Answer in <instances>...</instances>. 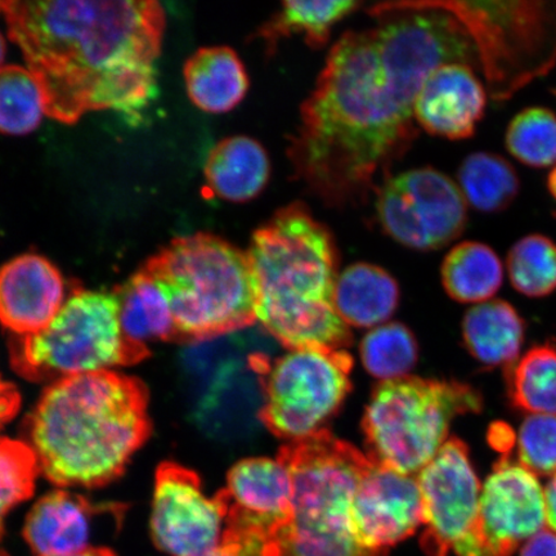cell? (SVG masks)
I'll return each mask as SVG.
<instances>
[{
    "label": "cell",
    "instance_id": "cell-1",
    "mask_svg": "<svg viewBox=\"0 0 556 556\" xmlns=\"http://www.w3.org/2000/svg\"><path fill=\"white\" fill-rule=\"evenodd\" d=\"M367 12L377 25L333 45L290 137L294 177L328 206L358 203L412 148L415 101L430 73L452 62L479 64L460 21L433 2Z\"/></svg>",
    "mask_w": 556,
    "mask_h": 556
},
{
    "label": "cell",
    "instance_id": "cell-2",
    "mask_svg": "<svg viewBox=\"0 0 556 556\" xmlns=\"http://www.w3.org/2000/svg\"><path fill=\"white\" fill-rule=\"evenodd\" d=\"M9 35L43 94L46 115L135 116L154 99L165 12L154 0L0 2Z\"/></svg>",
    "mask_w": 556,
    "mask_h": 556
},
{
    "label": "cell",
    "instance_id": "cell-3",
    "mask_svg": "<svg viewBox=\"0 0 556 556\" xmlns=\"http://www.w3.org/2000/svg\"><path fill=\"white\" fill-rule=\"evenodd\" d=\"M151 430L148 388L113 370L52 382L27 419L48 481L83 489L119 478Z\"/></svg>",
    "mask_w": 556,
    "mask_h": 556
},
{
    "label": "cell",
    "instance_id": "cell-4",
    "mask_svg": "<svg viewBox=\"0 0 556 556\" xmlns=\"http://www.w3.org/2000/svg\"><path fill=\"white\" fill-rule=\"evenodd\" d=\"M256 283V321L282 345L342 350L351 332L333 303L336 240L301 201L256 228L247 250Z\"/></svg>",
    "mask_w": 556,
    "mask_h": 556
},
{
    "label": "cell",
    "instance_id": "cell-5",
    "mask_svg": "<svg viewBox=\"0 0 556 556\" xmlns=\"http://www.w3.org/2000/svg\"><path fill=\"white\" fill-rule=\"evenodd\" d=\"M168 299L180 339L199 343L256 323V283L249 255L219 236L174 239L142 268Z\"/></svg>",
    "mask_w": 556,
    "mask_h": 556
},
{
    "label": "cell",
    "instance_id": "cell-6",
    "mask_svg": "<svg viewBox=\"0 0 556 556\" xmlns=\"http://www.w3.org/2000/svg\"><path fill=\"white\" fill-rule=\"evenodd\" d=\"M293 482L294 516L278 544L288 556H387L366 551L354 538V493L370 457L318 430L291 441L277 458Z\"/></svg>",
    "mask_w": 556,
    "mask_h": 556
},
{
    "label": "cell",
    "instance_id": "cell-7",
    "mask_svg": "<svg viewBox=\"0 0 556 556\" xmlns=\"http://www.w3.org/2000/svg\"><path fill=\"white\" fill-rule=\"evenodd\" d=\"M11 365L20 377L51 381L131 366L150 356V348L124 336L114 293L79 290L53 321L33 336L10 339Z\"/></svg>",
    "mask_w": 556,
    "mask_h": 556
},
{
    "label": "cell",
    "instance_id": "cell-8",
    "mask_svg": "<svg viewBox=\"0 0 556 556\" xmlns=\"http://www.w3.org/2000/svg\"><path fill=\"white\" fill-rule=\"evenodd\" d=\"M482 407L481 393L458 381L381 382L364 417L368 457L402 475H419L446 444L452 420Z\"/></svg>",
    "mask_w": 556,
    "mask_h": 556
},
{
    "label": "cell",
    "instance_id": "cell-9",
    "mask_svg": "<svg viewBox=\"0 0 556 556\" xmlns=\"http://www.w3.org/2000/svg\"><path fill=\"white\" fill-rule=\"evenodd\" d=\"M433 3L469 34L493 101L510 100L556 65V2Z\"/></svg>",
    "mask_w": 556,
    "mask_h": 556
},
{
    "label": "cell",
    "instance_id": "cell-10",
    "mask_svg": "<svg viewBox=\"0 0 556 556\" xmlns=\"http://www.w3.org/2000/svg\"><path fill=\"white\" fill-rule=\"evenodd\" d=\"M353 359L343 350L301 348L273 361L263 377L260 420L290 441L318 432L351 389Z\"/></svg>",
    "mask_w": 556,
    "mask_h": 556
},
{
    "label": "cell",
    "instance_id": "cell-11",
    "mask_svg": "<svg viewBox=\"0 0 556 556\" xmlns=\"http://www.w3.org/2000/svg\"><path fill=\"white\" fill-rule=\"evenodd\" d=\"M377 213L389 238L422 252L450 245L468 224L460 187L430 166L387 178L378 193Z\"/></svg>",
    "mask_w": 556,
    "mask_h": 556
},
{
    "label": "cell",
    "instance_id": "cell-12",
    "mask_svg": "<svg viewBox=\"0 0 556 556\" xmlns=\"http://www.w3.org/2000/svg\"><path fill=\"white\" fill-rule=\"evenodd\" d=\"M428 556H485L478 534L482 486L467 444L451 438L419 476Z\"/></svg>",
    "mask_w": 556,
    "mask_h": 556
},
{
    "label": "cell",
    "instance_id": "cell-13",
    "mask_svg": "<svg viewBox=\"0 0 556 556\" xmlns=\"http://www.w3.org/2000/svg\"><path fill=\"white\" fill-rule=\"evenodd\" d=\"M226 530L218 496L208 498L197 472L176 463L156 470L151 533L160 551L170 556H214Z\"/></svg>",
    "mask_w": 556,
    "mask_h": 556
},
{
    "label": "cell",
    "instance_id": "cell-14",
    "mask_svg": "<svg viewBox=\"0 0 556 556\" xmlns=\"http://www.w3.org/2000/svg\"><path fill=\"white\" fill-rule=\"evenodd\" d=\"M544 490L536 476L502 456L479 498L478 534L485 556H513L521 542L544 530Z\"/></svg>",
    "mask_w": 556,
    "mask_h": 556
},
{
    "label": "cell",
    "instance_id": "cell-15",
    "mask_svg": "<svg viewBox=\"0 0 556 556\" xmlns=\"http://www.w3.org/2000/svg\"><path fill=\"white\" fill-rule=\"evenodd\" d=\"M354 538L366 551L387 552L424 525L417 477L370 458L354 493L351 511Z\"/></svg>",
    "mask_w": 556,
    "mask_h": 556
},
{
    "label": "cell",
    "instance_id": "cell-16",
    "mask_svg": "<svg viewBox=\"0 0 556 556\" xmlns=\"http://www.w3.org/2000/svg\"><path fill=\"white\" fill-rule=\"evenodd\" d=\"M127 506L93 503L76 493L55 490L34 504L24 526L27 545L37 556H73L90 548L102 534L116 533Z\"/></svg>",
    "mask_w": 556,
    "mask_h": 556
},
{
    "label": "cell",
    "instance_id": "cell-17",
    "mask_svg": "<svg viewBox=\"0 0 556 556\" xmlns=\"http://www.w3.org/2000/svg\"><path fill=\"white\" fill-rule=\"evenodd\" d=\"M217 496L225 507L226 526L269 541H276L293 520V482L278 460L248 458L236 464Z\"/></svg>",
    "mask_w": 556,
    "mask_h": 556
},
{
    "label": "cell",
    "instance_id": "cell-18",
    "mask_svg": "<svg viewBox=\"0 0 556 556\" xmlns=\"http://www.w3.org/2000/svg\"><path fill=\"white\" fill-rule=\"evenodd\" d=\"M486 94L475 68L460 62L437 67L416 97V124L430 136L462 141L476 135L483 119Z\"/></svg>",
    "mask_w": 556,
    "mask_h": 556
},
{
    "label": "cell",
    "instance_id": "cell-19",
    "mask_svg": "<svg viewBox=\"0 0 556 556\" xmlns=\"http://www.w3.org/2000/svg\"><path fill=\"white\" fill-rule=\"evenodd\" d=\"M64 304V277L45 256L24 254L0 268V325L12 336L45 330Z\"/></svg>",
    "mask_w": 556,
    "mask_h": 556
},
{
    "label": "cell",
    "instance_id": "cell-20",
    "mask_svg": "<svg viewBox=\"0 0 556 556\" xmlns=\"http://www.w3.org/2000/svg\"><path fill=\"white\" fill-rule=\"evenodd\" d=\"M204 176L206 189L214 197L248 203L258 198L269 182V156L252 137H228L208 152Z\"/></svg>",
    "mask_w": 556,
    "mask_h": 556
},
{
    "label": "cell",
    "instance_id": "cell-21",
    "mask_svg": "<svg viewBox=\"0 0 556 556\" xmlns=\"http://www.w3.org/2000/svg\"><path fill=\"white\" fill-rule=\"evenodd\" d=\"M187 93L208 114H226L245 99L250 79L239 54L229 47L201 48L185 65Z\"/></svg>",
    "mask_w": 556,
    "mask_h": 556
},
{
    "label": "cell",
    "instance_id": "cell-22",
    "mask_svg": "<svg viewBox=\"0 0 556 556\" xmlns=\"http://www.w3.org/2000/svg\"><path fill=\"white\" fill-rule=\"evenodd\" d=\"M463 336L465 346L478 363L486 367H506L519 358L526 323L511 304L495 299L467 312Z\"/></svg>",
    "mask_w": 556,
    "mask_h": 556
},
{
    "label": "cell",
    "instance_id": "cell-23",
    "mask_svg": "<svg viewBox=\"0 0 556 556\" xmlns=\"http://www.w3.org/2000/svg\"><path fill=\"white\" fill-rule=\"evenodd\" d=\"M399 301L397 282L374 264H352L337 278L333 303L338 315L354 328L384 323L397 308Z\"/></svg>",
    "mask_w": 556,
    "mask_h": 556
},
{
    "label": "cell",
    "instance_id": "cell-24",
    "mask_svg": "<svg viewBox=\"0 0 556 556\" xmlns=\"http://www.w3.org/2000/svg\"><path fill=\"white\" fill-rule=\"evenodd\" d=\"M114 294L121 305L124 336L131 342L146 346L150 342H182L168 299L142 269L115 289Z\"/></svg>",
    "mask_w": 556,
    "mask_h": 556
},
{
    "label": "cell",
    "instance_id": "cell-25",
    "mask_svg": "<svg viewBox=\"0 0 556 556\" xmlns=\"http://www.w3.org/2000/svg\"><path fill=\"white\" fill-rule=\"evenodd\" d=\"M441 273L444 290L460 303L489 302L504 281L502 260L495 250L478 241H464L452 248Z\"/></svg>",
    "mask_w": 556,
    "mask_h": 556
},
{
    "label": "cell",
    "instance_id": "cell-26",
    "mask_svg": "<svg viewBox=\"0 0 556 556\" xmlns=\"http://www.w3.org/2000/svg\"><path fill=\"white\" fill-rule=\"evenodd\" d=\"M361 4L352 0L337 2H283L258 30V38L266 46L267 54L274 53L277 41L302 34L309 47L323 48L328 43L332 27Z\"/></svg>",
    "mask_w": 556,
    "mask_h": 556
},
{
    "label": "cell",
    "instance_id": "cell-27",
    "mask_svg": "<svg viewBox=\"0 0 556 556\" xmlns=\"http://www.w3.org/2000/svg\"><path fill=\"white\" fill-rule=\"evenodd\" d=\"M507 400L514 409L531 415H556V344L528 350L505 367Z\"/></svg>",
    "mask_w": 556,
    "mask_h": 556
},
{
    "label": "cell",
    "instance_id": "cell-28",
    "mask_svg": "<svg viewBox=\"0 0 556 556\" xmlns=\"http://www.w3.org/2000/svg\"><path fill=\"white\" fill-rule=\"evenodd\" d=\"M457 179L468 205L482 213L506 211L520 191L516 168L505 157L492 152H475L465 157Z\"/></svg>",
    "mask_w": 556,
    "mask_h": 556
},
{
    "label": "cell",
    "instance_id": "cell-29",
    "mask_svg": "<svg viewBox=\"0 0 556 556\" xmlns=\"http://www.w3.org/2000/svg\"><path fill=\"white\" fill-rule=\"evenodd\" d=\"M511 287L528 298H545L556 291V242L531 233L518 240L506 258Z\"/></svg>",
    "mask_w": 556,
    "mask_h": 556
},
{
    "label": "cell",
    "instance_id": "cell-30",
    "mask_svg": "<svg viewBox=\"0 0 556 556\" xmlns=\"http://www.w3.org/2000/svg\"><path fill=\"white\" fill-rule=\"evenodd\" d=\"M45 115L43 94L29 70L0 67V134L29 135Z\"/></svg>",
    "mask_w": 556,
    "mask_h": 556
},
{
    "label": "cell",
    "instance_id": "cell-31",
    "mask_svg": "<svg viewBox=\"0 0 556 556\" xmlns=\"http://www.w3.org/2000/svg\"><path fill=\"white\" fill-rule=\"evenodd\" d=\"M505 146L530 168L556 166V114L541 106L521 110L507 125Z\"/></svg>",
    "mask_w": 556,
    "mask_h": 556
},
{
    "label": "cell",
    "instance_id": "cell-32",
    "mask_svg": "<svg viewBox=\"0 0 556 556\" xmlns=\"http://www.w3.org/2000/svg\"><path fill=\"white\" fill-rule=\"evenodd\" d=\"M366 370L375 378L394 380L405 377L417 359L413 333L401 324H388L367 333L361 344Z\"/></svg>",
    "mask_w": 556,
    "mask_h": 556
},
{
    "label": "cell",
    "instance_id": "cell-33",
    "mask_svg": "<svg viewBox=\"0 0 556 556\" xmlns=\"http://www.w3.org/2000/svg\"><path fill=\"white\" fill-rule=\"evenodd\" d=\"M40 472L30 444L0 437V540L9 513L33 496Z\"/></svg>",
    "mask_w": 556,
    "mask_h": 556
},
{
    "label": "cell",
    "instance_id": "cell-34",
    "mask_svg": "<svg viewBox=\"0 0 556 556\" xmlns=\"http://www.w3.org/2000/svg\"><path fill=\"white\" fill-rule=\"evenodd\" d=\"M521 467L536 477L556 472V415H530L517 438Z\"/></svg>",
    "mask_w": 556,
    "mask_h": 556
},
{
    "label": "cell",
    "instance_id": "cell-35",
    "mask_svg": "<svg viewBox=\"0 0 556 556\" xmlns=\"http://www.w3.org/2000/svg\"><path fill=\"white\" fill-rule=\"evenodd\" d=\"M268 542L260 534L226 527L224 541L214 556H266Z\"/></svg>",
    "mask_w": 556,
    "mask_h": 556
},
{
    "label": "cell",
    "instance_id": "cell-36",
    "mask_svg": "<svg viewBox=\"0 0 556 556\" xmlns=\"http://www.w3.org/2000/svg\"><path fill=\"white\" fill-rule=\"evenodd\" d=\"M21 397L17 388L0 377V429L18 413Z\"/></svg>",
    "mask_w": 556,
    "mask_h": 556
},
{
    "label": "cell",
    "instance_id": "cell-37",
    "mask_svg": "<svg viewBox=\"0 0 556 556\" xmlns=\"http://www.w3.org/2000/svg\"><path fill=\"white\" fill-rule=\"evenodd\" d=\"M489 442L491 447L503 456H510L513 448L517 444V435L506 422L497 421L493 422L490 427Z\"/></svg>",
    "mask_w": 556,
    "mask_h": 556
},
{
    "label": "cell",
    "instance_id": "cell-38",
    "mask_svg": "<svg viewBox=\"0 0 556 556\" xmlns=\"http://www.w3.org/2000/svg\"><path fill=\"white\" fill-rule=\"evenodd\" d=\"M519 556H556V533L541 530L526 542Z\"/></svg>",
    "mask_w": 556,
    "mask_h": 556
},
{
    "label": "cell",
    "instance_id": "cell-39",
    "mask_svg": "<svg viewBox=\"0 0 556 556\" xmlns=\"http://www.w3.org/2000/svg\"><path fill=\"white\" fill-rule=\"evenodd\" d=\"M546 523L556 532V472L544 490Z\"/></svg>",
    "mask_w": 556,
    "mask_h": 556
},
{
    "label": "cell",
    "instance_id": "cell-40",
    "mask_svg": "<svg viewBox=\"0 0 556 556\" xmlns=\"http://www.w3.org/2000/svg\"><path fill=\"white\" fill-rule=\"evenodd\" d=\"M0 556H9V555H5L4 553L0 552ZM73 556H116V555L113 551H110V548L96 547V548H90V551H87L85 553L76 554Z\"/></svg>",
    "mask_w": 556,
    "mask_h": 556
},
{
    "label": "cell",
    "instance_id": "cell-41",
    "mask_svg": "<svg viewBox=\"0 0 556 556\" xmlns=\"http://www.w3.org/2000/svg\"><path fill=\"white\" fill-rule=\"evenodd\" d=\"M266 556H288L283 553L282 547L277 541H269L266 546Z\"/></svg>",
    "mask_w": 556,
    "mask_h": 556
},
{
    "label": "cell",
    "instance_id": "cell-42",
    "mask_svg": "<svg viewBox=\"0 0 556 556\" xmlns=\"http://www.w3.org/2000/svg\"><path fill=\"white\" fill-rule=\"evenodd\" d=\"M547 190L551 192L553 199L556 201V166L548 173L547 177Z\"/></svg>",
    "mask_w": 556,
    "mask_h": 556
},
{
    "label": "cell",
    "instance_id": "cell-43",
    "mask_svg": "<svg viewBox=\"0 0 556 556\" xmlns=\"http://www.w3.org/2000/svg\"><path fill=\"white\" fill-rule=\"evenodd\" d=\"M4 58H5V41H4L3 35L0 34V67H3L2 64H3Z\"/></svg>",
    "mask_w": 556,
    "mask_h": 556
}]
</instances>
